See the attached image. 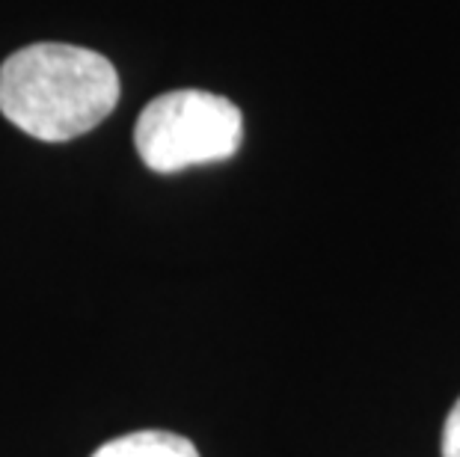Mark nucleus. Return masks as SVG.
Wrapping results in <instances>:
<instances>
[{
  "mask_svg": "<svg viewBox=\"0 0 460 457\" xmlns=\"http://www.w3.org/2000/svg\"><path fill=\"white\" fill-rule=\"evenodd\" d=\"M119 75L90 48L39 42L0 66V113L45 143L84 137L119 104Z\"/></svg>",
  "mask_w": 460,
  "mask_h": 457,
  "instance_id": "obj_1",
  "label": "nucleus"
},
{
  "mask_svg": "<svg viewBox=\"0 0 460 457\" xmlns=\"http://www.w3.org/2000/svg\"><path fill=\"white\" fill-rule=\"evenodd\" d=\"M243 116L229 99L202 90L164 92L134 125V149L152 172H181L229 161L241 149Z\"/></svg>",
  "mask_w": 460,
  "mask_h": 457,
  "instance_id": "obj_2",
  "label": "nucleus"
},
{
  "mask_svg": "<svg viewBox=\"0 0 460 457\" xmlns=\"http://www.w3.org/2000/svg\"><path fill=\"white\" fill-rule=\"evenodd\" d=\"M93 457H199L188 436L172 431H134L95 449Z\"/></svg>",
  "mask_w": 460,
  "mask_h": 457,
  "instance_id": "obj_3",
  "label": "nucleus"
},
{
  "mask_svg": "<svg viewBox=\"0 0 460 457\" xmlns=\"http://www.w3.org/2000/svg\"><path fill=\"white\" fill-rule=\"evenodd\" d=\"M443 457H460V398L446 416L443 427Z\"/></svg>",
  "mask_w": 460,
  "mask_h": 457,
  "instance_id": "obj_4",
  "label": "nucleus"
}]
</instances>
